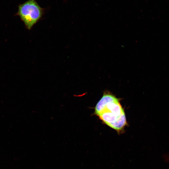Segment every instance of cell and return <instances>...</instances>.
I'll return each mask as SVG.
<instances>
[{"label": "cell", "instance_id": "1", "mask_svg": "<svg viewBox=\"0 0 169 169\" xmlns=\"http://www.w3.org/2000/svg\"><path fill=\"white\" fill-rule=\"evenodd\" d=\"M94 114L105 124L118 133L127 125L125 112L119 100L109 92H105L94 108Z\"/></svg>", "mask_w": 169, "mask_h": 169}, {"label": "cell", "instance_id": "2", "mask_svg": "<svg viewBox=\"0 0 169 169\" xmlns=\"http://www.w3.org/2000/svg\"><path fill=\"white\" fill-rule=\"evenodd\" d=\"M44 10L36 0H28L18 6L17 14L27 28L30 29L41 18Z\"/></svg>", "mask_w": 169, "mask_h": 169}]
</instances>
